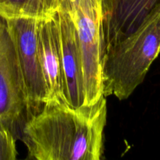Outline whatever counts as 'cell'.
Segmentation results:
<instances>
[{"label": "cell", "instance_id": "277c9868", "mask_svg": "<svg viewBox=\"0 0 160 160\" xmlns=\"http://www.w3.org/2000/svg\"><path fill=\"white\" fill-rule=\"evenodd\" d=\"M31 116L15 47L6 20L0 16V123L17 137Z\"/></svg>", "mask_w": 160, "mask_h": 160}, {"label": "cell", "instance_id": "30bf717a", "mask_svg": "<svg viewBox=\"0 0 160 160\" xmlns=\"http://www.w3.org/2000/svg\"><path fill=\"white\" fill-rule=\"evenodd\" d=\"M13 133L0 123V160H15L17 152Z\"/></svg>", "mask_w": 160, "mask_h": 160}, {"label": "cell", "instance_id": "5b68a950", "mask_svg": "<svg viewBox=\"0 0 160 160\" xmlns=\"http://www.w3.org/2000/svg\"><path fill=\"white\" fill-rule=\"evenodd\" d=\"M12 38L31 110L46 102L47 89L39 48V19H5Z\"/></svg>", "mask_w": 160, "mask_h": 160}, {"label": "cell", "instance_id": "8992f818", "mask_svg": "<svg viewBox=\"0 0 160 160\" xmlns=\"http://www.w3.org/2000/svg\"><path fill=\"white\" fill-rule=\"evenodd\" d=\"M62 53L64 94L68 106L78 108L85 105L83 66L76 26L69 13L57 11Z\"/></svg>", "mask_w": 160, "mask_h": 160}, {"label": "cell", "instance_id": "3957f363", "mask_svg": "<svg viewBox=\"0 0 160 160\" xmlns=\"http://www.w3.org/2000/svg\"><path fill=\"white\" fill-rule=\"evenodd\" d=\"M83 66L85 105L104 95L103 0H80L73 15Z\"/></svg>", "mask_w": 160, "mask_h": 160}, {"label": "cell", "instance_id": "7c38bea8", "mask_svg": "<svg viewBox=\"0 0 160 160\" xmlns=\"http://www.w3.org/2000/svg\"><path fill=\"white\" fill-rule=\"evenodd\" d=\"M46 4L48 5L49 7L52 9L54 12H56L58 11L59 5H58V0H45Z\"/></svg>", "mask_w": 160, "mask_h": 160}, {"label": "cell", "instance_id": "6da1fadb", "mask_svg": "<svg viewBox=\"0 0 160 160\" xmlns=\"http://www.w3.org/2000/svg\"><path fill=\"white\" fill-rule=\"evenodd\" d=\"M106 97L73 108L51 103L31 116L21 131L28 158L37 160H100L104 154Z\"/></svg>", "mask_w": 160, "mask_h": 160}, {"label": "cell", "instance_id": "9c48e42d", "mask_svg": "<svg viewBox=\"0 0 160 160\" xmlns=\"http://www.w3.org/2000/svg\"><path fill=\"white\" fill-rule=\"evenodd\" d=\"M55 13L45 0H0V16L4 19L29 17L40 20Z\"/></svg>", "mask_w": 160, "mask_h": 160}, {"label": "cell", "instance_id": "ba28073f", "mask_svg": "<svg viewBox=\"0 0 160 160\" xmlns=\"http://www.w3.org/2000/svg\"><path fill=\"white\" fill-rule=\"evenodd\" d=\"M160 0H103L104 52L133 32Z\"/></svg>", "mask_w": 160, "mask_h": 160}, {"label": "cell", "instance_id": "52a82bcc", "mask_svg": "<svg viewBox=\"0 0 160 160\" xmlns=\"http://www.w3.org/2000/svg\"><path fill=\"white\" fill-rule=\"evenodd\" d=\"M56 13L39 21V54L47 89L45 104H67L64 94L62 53Z\"/></svg>", "mask_w": 160, "mask_h": 160}, {"label": "cell", "instance_id": "7a4b0ae2", "mask_svg": "<svg viewBox=\"0 0 160 160\" xmlns=\"http://www.w3.org/2000/svg\"><path fill=\"white\" fill-rule=\"evenodd\" d=\"M160 55V2L141 24L104 52V96L127 99Z\"/></svg>", "mask_w": 160, "mask_h": 160}, {"label": "cell", "instance_id": "8fae6325", "mask_svg": "<svg viewBox=\"0 0 160 160\" xmlns=\"http://www.w3.org/2000/svg\"><path fill=\"white\" fill-rule=\"evenodd\" d=\"M79 2L80 0H58V11L73 15Z\"/></svg>", "mask_w": 160, "mask_h": 160}]
</instances>
